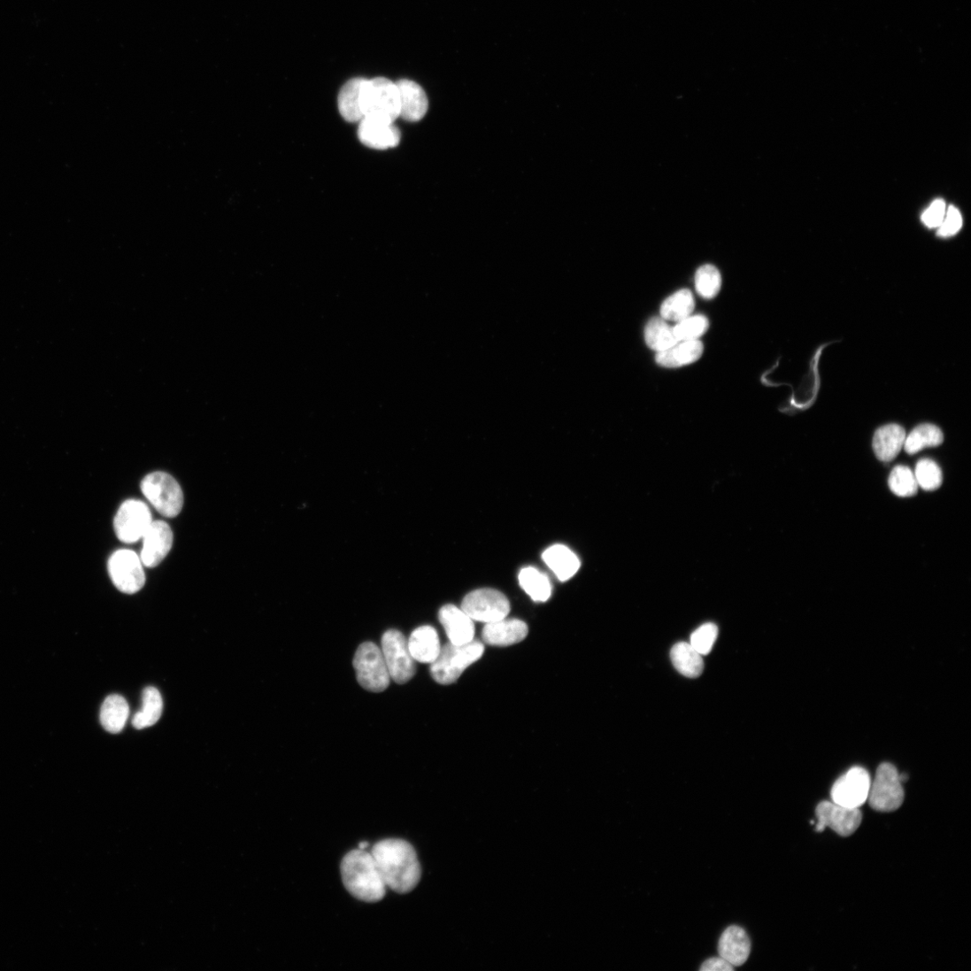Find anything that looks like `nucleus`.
<instances>
[{
	"mask_svg": "<svg viewBox=\"0 0 971 971\" xmlns=\"http://www.w3.org/2000/svg\"><path fill=\"white\" fill-rule=\"evenodd\" d=\"M644 335L648 347L657 352L667 351L679 342L673 328L664 319L658 317L652 318L647 323Z\"/></svg>",
	"mask_w": 971,
	"mask_h": 971,
	"instance_id": "cd10ccee",
	"label": "nucleus"
},
{
	"mask_svg": "<svg viewBox=\"0 0 971 971\" xmlns=\"http://www.w3.org/2000/svg\"><path fill=\"white\" fill-rule=\"evenodd\" d=\"M358 138L368 148L388 150L401 143V131L394 123L365 118L359 122Z\"/></svg>",
	"mask_w": 971,
	"mask_h": 971,
	"instance_id": "2eb2a0df",
	"label": "nucleus"
},
{
	"mask_svg": "<svg viewBox=\"0 0 971 971\" xmlns=\"http://www.w3.org/2000/svg\"><path fill=\"white\" fill-rule=\"evenodd\" d=\"M709 328V320L705 316H690L678 322L673 328L674 335L678 341L698 340Z\"/></svg>",
	"mask_w": 971,
	"mask_h": 971,
	"instance_id": "72a5a7b5",
	"label": "nucleus"
},
{
	"mask_svg": "<svg viewBox=\"0 0 971 971\" xmlns=\"http://www.w3.org/2000/svg\"><path fill=\"white\" fill-rule=\"evenodd\" d=\"M484 651L483 643L479 641L464 645L450 643L441 648L438 657L431 663V674L438 683H452L482 657Z\"/></svg>",
	"mask_w": 971,
	"mask_h": 971,
	"instance_id": "20e7f679",
	"label": "nucleus"
},
{
	"mask_svg": "<svg viewBox=\"0 0 971 971\" xmlns=\"http://www.w3.org/2000/svg\"><path fill=\"white\" fill-rule=\"evenodd\" d=\"M695 310V299L688 289H682L669 297L662 304L660 313L665 320L679 322L691 316Z\"/></svg>",
	"mask_w": 971,
	"mask_h": 971,
	"instance_id": "c85d7f7f",
	"label": "nucleus"
},
{
	"mask_svg": "<svg viewBox=\"0 0 971 971\" xmlns=\"http://www.w3.org/2000/svg\"><path fill=\"white\" fill-rule=\"evenodd\" d=\"M528 626L519 619H502L486 623L482 632L484 643L491 646L505 647L518 644L527 638Z\"/></svg>",
	"mask_w": 971,
	"mask_h": 971,
	"instance_id": "f3484780",
	"label": "nucleus"
},
{
	"mask_svg": "<svg viewBox=\"0 0 971 971\" xmlns=\"http://www.w3.org/2000/svg\"><path fill=\"white\" fill-rule=\"evenodd\" d=\"M718 952L734 967L744 965L751 952V942L747 932L737 926L728 928L719 940Z\"/></svg>",
	"mask_w": 971,
	"mask_h": 971,
	"instance_id": "6ab92c4d",
	"label": "nucleus"
},
{
	"mask_svg": "<svg viewBox=\"0 0 971 971\" xmlns=\"http://www.w3.org/2000/svg\"><path fill=\"white\" fill-rule=\"evenodd\" d=\"M371 853L386 885L398 894L412 891L421 879V867L415 848L402 839H385Z\"/></svg>",
	"mask_w": 971,
	"mask_h": 971,
	"instance_id": "f257e3e1",
	"label": "nucleus"
},
{
	"mask_svg": "<svg viewBox=\"0 0 971 971\" xmlns=\"http://www.w3.org/2000/svg\"><path fill=\"white\" fill-rule=\"evenodd\" d=\"M111 580L119 590L133 595L145 585L146 577L139 556L131 550L114 552L108 561Z\"/></svg>",
	"mask_w": 971,
	"mask_h": 971,
	"instance_id": "1a4fd4ad",
	"label": "nucleus"
},
{
	"mask_svg": "<svg viewBox=\"0 0 971 971\" xmlns=\"http://www.w3.org/2000/svg\"><path fill=\"white\" fill-rule=\"evenodd\" d=\"M890 490L901 497H908L916 495L919 485L915 474L906 466H896L889 478Z\"/></svg>",
	"mask_w": 971,
	"mask_h": 971,
	"instance_id": "2f4dec72",
	"label": "nucleus"
},
{
	"mask_svg": "<svg viewBox=\"0 0 971 971\" xmlns=\"http://www.w3.org/2000/svg\"><path fill=\"white\" fill-rule=\"evenodd\" d=\"M408 646L415 661L430 664L436 659L442 648L437 632L428 625L418 628L412 634Z\"/></svg>",
	"mask_w": 971,
	"mask_h": 971,
	"instance_id": "412c9836",
	"label": "nucleus"
},
{
	"mask_svg": "<svg viewBox=\"0 0 971 971\" xmlns=\"http://www.w3.org/2000/svg\"><path fill=\"white\" fill-rule=\"evenodd\" d=\"M871 782L870 774L866 769L853 767L834 783L832 802L849 808H860L867 802Z\"/></svg>",
	"mask_w": 971,
	"mask_h": 971,
	"instance_id": "f8f14e48",
	"label": "nucleus"
},
{
	"mask_svg": "<svg viewBox=\"0 0 971 971\" xmlns=\"http://www.w3.org/2000/svg\"><path fill=\"white\" fill-rule=\"evenodd\" d=\"M818 822L816 832L821 833L827 828L841 836H850L860 827L863 814L859 808H849L831 802H822L816 809Z\"/></svg>",
	"mask_w": 971,
	"mask_h": 971,
	"instance_id": "ddd939ff",
	"label": "nucleus"
},
{
	"mask_svg": "<svg viewBox=\"0 0 971 971\" xmlns=\"http://www.w3.org/2000/svg\"><path fill=\"white\" fill-rule=\"evenodd\" d=\"M962 227V217L958 209L950 206L946 209L942 224L938 227V236L947 238L955 235Z\"/></svg>",
	"mask_w": 971,
	"mask_h": 971,
	"instance_id": "e433bc0d",
	"label": "nucleus"
},
{
	"mask_svg": "<svg viewBox=\"0 0 971 971\" xmlns=\"http://www.w3.org/2000/svg\"><path fill=\"white\" fill-rule=\"evenodd\" d=\"M461 608L474 620L490 623L506 618L510 603L501 592L482 589L467 595Z\"/></svg>",
	"mask_w": 971,
	"mask_h": 971,
	"instance_id": "9b49d317",
	"label": "nucleus"
},
{
	"mask_svg": "<svg viewBox=\"0 0 971 971\" xmlns=\"http://www.w3.org/2000/svg\"><path fill=\"white\" fill-rule=\"evenodd\" d=\"M700 969L703 971H732L735 967L720 956L705 961Z\"/></svg>",
	"mask_w": 971,
	"mask_h": 971,
	"instance_id": "58836bf2",
	"label": "nucleus"
},
{
	"mask_svg": "<svg viewBox=\"0 0 971 971\" xmlns=\"http://www.w3.org/2000/svg\"><path fill=\"white\" fill-rule=\"evenodd\" d=\"M163 711V700L158 690L149 687L143 693V707L135 713L133 725L137 729H143L155 725L161 717Z\"/></svg>",
	"mask_w": 971,
	"mask_h": 971,
	"instance_id": "bb28decb",
	"label": "nucleus"
},
{
	"mask_svg": "<svg viewBox=\"0 0 971 971\" xmlns=\"http://www.w3.org/2000/svg\"><path fill=\"white\" fill-rule=\"evenodd\" d=\"M173 532L166 522H152L143 537L142 562L148 567L159 565L173 548Z\"/></svg>",
	"mask_w": 971,
	"mask_h": 971,
	"instance_id": "4468645a",
	"label": "nucleus"
},
{
	"mask_svg": "<svg viewBox=\"0 0 971 971\" xmlns=\"http://www.w3.org/2000/svg\"><path fill=\"white\" fill-rule=\"evenodd\" d=\"M913 474H915L919 487L925 490H936L943 483V474L940 467L930 459L920 461Z\"/></svg>",
	"mask_w": 971,
	"mask_h": 971,
	"instance_id": "f704fd0d",
	"label": "nucleus"
},
{
	"mask_svg": "<svg viewBox=\"0 0 971 971\" xmlns=\"http://www.w3.org/2000/svg\"><path fill=\"white\" fill-rule=\"evenodd\" d=\"M946 204L942 199L936 200L922 215V221L929 227H938L945 216Z\"/></svg>",
	"mask_w": 971,
	"mask_h": 971,
	"instance_id": "4c0bfd02",
	"label": "nucleus"
},
{
	"mask_svg": "<svg viewBox=\"0 0 971 971\" xmlns=\"http://www.w3.org/2000/svg\"><path fill=\"white\" fill-rule=\"evenodd\" d=\"M543 559L560 582L573 578L581 567L578 556L561 544L548 548L543 553Z\"/></svg>",
	"mask_w": 971,
	"mask_h": 971,
	"instance_id": "4be33fe9",
	"label": "nucleus"
},
{
	"mask_svg": "<svg viewBox=\"0 0 971 971\" xmlns=\"http://www.w3.org/2000/svg\"><path fill=\"white\" fill-rule=\"evenodd\" d=\"M718 635V627L714 623L708 622L693 633L690 643L699 654L705 656L712 651Z\"/></svg>",
	"mask_w": 971,
	"mask_h": 971,
	"instance_id": "c9c22d12",
	"label": "nucleus"
},
{
	"mask_svg": "<svg viewBox=\"0 0 971 971\" xmlns=\"http://www.w3.org/2000/svg\"><path fill=\"white\" fill-rule=\"evenodd\" d=\"M381 652L394 682L406 683L415 675V660L410 652L408 641L401 632L389 630L383 635Z\"/></svg>",
	"mask_w": 971,
	"mask_h": 971,
	"instance_id": "6e6552de",
	"label": "nucleus"
},
{
	"mask_svg": "<svg viewBox=\"0 0 971 971\" xmlns=\"http://www.w3.org/2000/svg\"><path fill=\"white\" fill-rule=\"evenodd\" d=\"M703 353L704 345L701 341H679L674 347L658 352L656 362L666 368H677L698 361Z\"/></svg>",
	"mask_w": 971,
	"mask_h": 971,
	"instance_id": "aec40b11",
	"label": "nucleus"
},
{
	"mask_svg": "<svg viewBox=\"0 0 971 971\" xmlns=\"http://www.w3.org/2000/svg\"><path fill=\"white\" fill-rule=\"evenodd\" d=\"M521 588L534 601L546 602L551 595V585L546 575L537 568L528 566L519 576Z\"/></svg>",
	"mask_w": 971,
	"mask_h": 971,
	"instance_id": "7c9ffc66",
	"label": "nucleus"
},
{
	"mask_svg": "<svg viewBox=\"0 0 971 971\" xmlns=\"http://www.w3.org/2000/svg\"><path fill=\"white\" fill-rule=\"evenodd\" d=\"M944 434L936 426L921 425L905 436L904 449L908 454H915L928 447L942 444Z\"/></svg>",
	"mask_w": 971,
	"mask_h": 971,
	"instance_id": "c756f323",
	"label": "nucleus"
},
{
	"mask_svg": "<svg viewBox=\"0 0 971 971\" xmlns=\"http://www.w3.org/2000/svg\"><path fill=\"white\" fill-rule=\"evenodd\" d=\"M130 714L127 700L119 695L108 697L100 712V721L104 728L113 734L121 732Z\"/></svg>",
	"mask_w": 971,
	"mask_h": 971,
	"instance_id": "393cba45",
	"label": "nucleus"
},
{
	"mask_svg": "<svg viewBox=\"0 0 971 971\" xmlns=\"http://www.w3.org/2000/svg\"><path fill=\"white\" fill-rule=\"evenodd\" d=\"M670 657L674 668L685 677L697 678L704 672L703 657L690 643H676L671 650Z\"/></svg>",
	"mask_w": 971,
	"mask_h": 971,
	"instance_id": "a878e982",
	"label": "nucleus"
},
{
	"mask_svg": "<svg viewBox=\"0 0 971 971\" xmlns=\"http://www.w3.org/2000/svg\"><path fill=\"white\" fill-rule=\"evenodd\" d=\"M141 489L161 516L173 519L182 511L184 494L173 476L162 472L150 474L143 480Z\"/></svg>",
	"mask_w": 971,
	"mask_h": 971,
	"instance_id": "39448f33",
	"label": "nucleus"
},
{
	"mask_svg": "<svg viewBox=\"0 0 971 971\" xmlns=\"http://www.w3.org/2000/svg\"><path fill=\"white\" fill-rule=\"evenodd\" d=\"M368 846H369V844L366 843V842H361L359 844V849H362V850H366V848L368 847Z\"/></svg>",
	"mask_w": 971,
	"mask_h": 971,
	"instance_id": "ea45409f",
	"label": "nucleus"
},
{
	"mask_svg": "<svg viewBox=\"0 0 971 971\" xmlns=\"http://www.w3.org/2000/svg\"><path fill=\"white\" fill-rule=\"evenodd\" d=\"M366 79L355 78L342 87L338 94V109L349 123H359L364 119L361 107L362 89Z\"/></svg>",
	"mask_w": 971,
	"mask_h": 971,
	"instance_id": "b1692460",
	"label": "nucleus"
},
{
	"mask_svg": "<svg viewBox=\"0 0 971 971\" xmlns=\"http://www.w3.org/2000/svg\"><path fill=\"white\" fill-rule=\"evenodd\" d=\"M396 84L401 96L399 118L412 123L423 119L428 110V98L422 87L410 80H401Z\"/></svg>",
	"mask_w": 971,
	"mask_h": 971,
	"instance_id": "a211bd4d",
	"label": "nucleus"
},
{
	"mask_svg": "<svg viewBox=\"0 0 971 971\" xmlns=\"http://www.w3.org/2000/svg\"><path fill=\"white\" fill-rule=\"evenodd\" d=\"M439 620L451 643L464 645L474 641V620L462 608L444 605L439 612Z\"/></svg>",
	"mask_w": 971,
	"mask_h": 971,
	"instance_id": "dca6fc26",
	"label": "nucleus"
},
{
	"mask_svg": "<svg viewBox=\"0 0 971 971\" xmlns=\"http://www.w3.org/2000/svg\"><path fill=\"white\" fill-rule=\"evenodd\" d=\"M152 522L148 505L142 501L131 499L121 505L113 525L121 542L134 543L144 536Z\"/></svg>",
	"mask_w": 971,
	"mask_h": 971,
	"instance_id": "9d476101",
	"label": "nucleus"
},
{
	"mask_svg": "<svg viewBox=\"0 0 971 971\" xmlns=\"http://www.w3.org/2000/svg\"><path fill=\"white\" fill-rule=\"evenodd\" d=\"M361 107L364 119H374L394 123L401 113V96L397 84L378 77L365 81Z\"/></svg>",
	"mask_w": 971,
	"mask_h": 971,
	"instance_id": "7ed1b4c3",
	"label": "nucleus"
},
{
	"mask_svg": "<svg viewBox=\"0 0 971 971\" xmlns=\"http://www.w3.org/2000/svg\"><path fill=\"white\" fill-rule=\"evenodd\" d=\"M905 436L904 428L896 424L879 428L873 442L877 459L884 463L894 460L904 446Z\"/></svg>",
	"mask_w": 971,
	"mask_h": 971,
	"instance_id": "5701e85b",
	"label": "nucleus"
},
{
	"mask_svg": "<svg viewBox=\"0 0 971 971\" xmlns=\"http://www.w3.org/2000/svg\"><path fill=\"white\" fill-rule=\"evenodd\" d=\"M357 677L366 690L381 693L389 688L390 675L381 650L373 643H363L354 659Z\"/></svg>",
	"mask_w": 971,
	"mask_h": 971,
	"instance_id": "423d86ee",
	"label": "nucleus"
},
{
	"mask_svg": "<svg viewBox=\"0 0 971 971\" xmlns=\"http://www.w3.org/2000/svg\"><path fill=\"white\" fill-rule=\"evenodd\" d=\"M696 288L703 298L707 300L714 298L721 288V275L719 270L712 265L701 266L696 274Z\"/></svg>",
	"mask_w": 971,
	"mask_h": 971,
	"instance_id": "473e14b6",
	"label": "nucleus"
},
{
	"mask_svg": "<svg viewBox=\"0 0 971 971\" xmlns=\"http://www.w3.org/2000/svg\"><path fill=\"white\" fill-rule=\"evenodd\" d=\"M904 798V789L897 768L890 763L882 764L871 782L867 799L870 806L880 813H892L901 807Z\"/></svg>",
	"mask_w": 971,
	"mask_h": 971,
	"instance_id": "0eeeda50",
	"label": "nucleus"
},
{
	"mask_svg": "<svg viewBox=\"0 0 971 971\" xmlns=\"http://www.w3.org/2000/svg\"><path fill=\"white\" fill-rule=\"evenodd\" d=\"M343 883L356 898L375 903L386 894V885L379 873L371 852L362 849L351 851L340 866Z\"/></svg>",
	"mask_w": 971,
	"mask_h": 971,
	"instance_id": "f03ea898",
	"label": "nucleus"
}]
</instances>
